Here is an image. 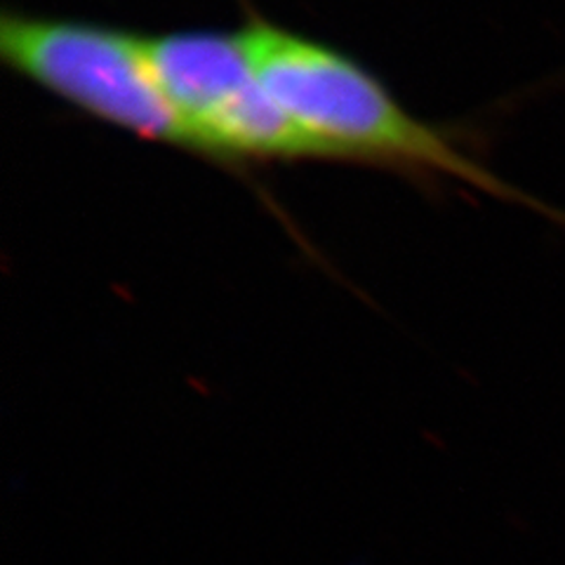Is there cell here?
Masks as SVG:
<instances>
[{
    "mask_svg": "<svg viewBox=\"0 0 565 565\" xmlns=\"http://www.w3.org/2000/svg\"><path fill=\"white\" fill-rule=\"evenodd\" d=\"M0 57L83 116L141 141L201 156L153 74L145 33L8 10L0 17Z\"/></svg>",
    "mask_w": 565,
    "mask_h": 565,
    "instance_id": "7a4b0ae2",
    "label": "cell"
},
{
    "mask_svg": "<svg viewBox=\"0 0 565 565\" xmlns=\"http://www.w3.org/2000/svg\"><path fill=\"white\" fill-rule=\"evenodd\" d=\"M253 64L276 104L342 163L413 177H452L502 199H519L498 177L419 120L347 52L250 14L241 26Z\"/></svg>",
    "mask_w": 565,
    "mask_h": 565,
    "instance_id": "6da1fadb",
    "label": "cell"
},
{
    "mask_svg": "<svg viewBox=\"0 0 565 565\" xmlns=\"http://www.w3.org/2000/svg\"><path fill=\"white\" fill-rule=\"evenodd\" d=\"M163 93L207 161L299 163L338 153L302 130L264 87L243 31L184 29L145 35Z\"/></svg>",
    "mask_w": 565,
    "mask_h": 565,
    "instance_id": "3957f363",
    "label": "cell"
}]
</instances>
